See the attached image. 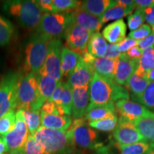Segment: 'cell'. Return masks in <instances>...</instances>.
Segmentation results:
<instances>
[{
    "mask_svg": "<svg viewBox=\"0 0 154 154\" xmlns=\"http://www.w3.org/2000/svg\"><path fill=\"white\" fill-rule=\"evenodd\" d=\"M88 90L90 98L88 107L129 99V93L126 88L96 73H94Z\"/></svg>",
    "mask_w": 154,
    "mask_h": 154,
    "instance_id": "6da1fadb",
    "label": "cell"
},
{
    "mask_svg": "<svg viewBox=\"0 0 154 154\" xmlns=\"http://www.w3.org/2000/svg\"><path fill=\"white\" fill-rule=\"evenodd\" d=\"M32 136L48 154H72L74 152L75 144L67 131L53 130L42 126Z\"/></svg>",
    "mask_w": 154,
    "mask_h": 154,
    "instance_id": "7a4b0ae2",
    "label": "cell"
},
{
    "mask_svg": "<svg viewBox=\"0 0 154 154\" xmlns=\"http://www.w3.org/2000/svg\"><path fill=\"white\" fill-rule=\"evenodd\" d=\"M3 9L26 29L37 28L43 16V11L35 1H7L4 3Z\"/></svg>",
    "mask_w": 154,
    "mask_h": 154,
    "instance_id": "3957f363",
    "label": "cell"
},
{
    "mask_svg": "<svg viewBox=\"0 0 154 154\" xmlns=\"http://www.w3.org/2000/svg\"><path fill=\"white\" fill-rule=\"evenodd\" d=\"M51 38L36 34L29 40L25 49L24 69L26 72L37 75L47 59Z\"/></svg>",
    "mask_w": 154,
    "mask_h": 154,
    "instance_id": "277c9868",
    "label": "cell"
},
{
    "mask_svg": "<svg viewBox=\"0 0 154 154\" xmlns=\"http://www.w3.org/2000/svg\"><path fill=\"white\" fill-rule=\"evenodd\" d=\"M22 75L9 72L0 82V119L17 109V94Z\"/></svg>",
    "mask_w": 154,
    "mask_h": 154,
    "instance_id": "5b68a950",
    "label": "cell"
},
{
    "mask_svg": "<svg viewBox=\"0 0 154 154\" xmlns=\"http://www.w3.org/2000/svg\"><path fill=\"white\" fill-rule=\"evenodd\" d=\"M67 131L72 136L75 145L81 148L93 149L101 146L97 132L88 126L85 117L74 119Z\"/></svg>",
    "mask_w": 154,
    "mask_h": 154,
    "instance_id": "8992f818",
    "label": "cell"
},
{
    "mask_svg": "<svg viewBox=\"0 0 154 154\" xmlns=\"http://www.w3.org/2000/svg\"><path fill=\"white\" fill-rule=\"evenodd\" d=\"M69 23V13H45L37 27V33L51 39L61 38Z\"/></svg>",
    "mask_w": 154,
    "mask_h": 154,
    "instance_id": "52a82bcc",
    "label": "cell"
},
{
    "mask_svg": "<svg viewBox=\"0 0 154 154\" xmlns=\"http://www.w3.org/2000/svg\"><path fill=\"white\" fill-rule=\"evenodd\" d=\"M28 128L21 110L16 113V123L14 129L4 136L9 154H24V147L28 138Z\"/></svg>",
    "mask_w": 154,
    "mask_h": 154,
    "instance_id": "ba28073f",
    "label": "cell"
},
{
    "mask_svg": "<svg viewBox=\"0 0 154 154\" xmlns=\"http://www.w3.org/2000/svg\"><path fill=\"white\" fill-rule=\"evenodd\" d=\"M37 91V75L28 73L22 76L17 88V109L31 110L36 99Z\"/></svg>",
    "mask_w": 154,
    "mask_h": 154,
    "instance_id": "9c48e42d",
    "label": "cell"
},
{
    "mask_svg": "<svg viewBox=\"0 0 154 154\" xmlns=\"http://www.w3.org/2000/svg\"><path fill=\"white\" fill-rule=\"evenodd\" d=\"M62 43L61 38L51 39L49 44V49L44 64L38 74L41 76H49L57 82H61V51Z\"/></svg>",
    "mask_w": 154,
    "mask_h": 154,
    "instance_id": "30bf717a",
    "label": "cell"
},
{
    "mask_svg": "<svg viewBox=\"0 0 154 154\" xmlns=\"http://www.w3.org/2000/svg\"><path fill=\"white\" fill-rule=\"evenodd\" d=\"M91 33L86 29L75 24H69L65 31L66 47L80 56L87 51V45Z\"/></svg>",
    "mask_w": 154,
    "mask_h": 154,
    "instance_id": "8fae6325",
    "label": "cell"
},
{
    "mask_svg": "<svg viewBox=\"0 0 154 154\" xmlns=\"http://www.w3.org/2000/svg\"><path fill=\"white\" fill-rule=\"evenodd\" d=\"M113 136L117 143L121 145H128L146 141L136 128L134 123L123 117H120L119 119L118 124L113 133Z\"/></svg>",
    "mask_w": 154,
    "mask_h": 154,
    "instance_id": "7c38bea8",
    "label": "cell"
},
{
    "mask_svg": "<svg viewBox=\"0 0 154 154\" xmlns=\"http://www.w3.org/2000/svg\"><path fill=\"white\" fill-rule=\"evenodd\" d=\"M116 111L120 114L121 117L134 123L140 119L154 116V113L149 109L140 104L138 102L129 99H121L116 102Z\"/></svg>",
    "mask_w": 154,
    "mask_h": 154,
    "instance_id": "4fadbf2b",
    "label": "cell"
},
{
    "mask_svg": "<svg viewBox=\"0 0 154 154\" xmlns=\"http://www.w3.org/2000/svg\"><path fill=\"white\" fill-rule=\"evenodd\" d=\"M94 73L93 64L86 62L81 57L76 68L67 77L66 83L72 88L88 86Z\"/></svg>",
    "mask_w": 154,
    "mask_h": 154,
    "instance_id": "5bb4252c",
    "label": "cell"
},
{
    "mask_svg": "<svg viewBox=\"0 0 154 154\" xmlns=\"http://www.w3.org/2000/svg\"><path fill=\"white\" fill-rule=\"evenodd\" d=\"M138 60H134L128 57L126 53L121 54L117 59L113 81L121 86H126L127 82L138 67Z\"/></svg>",
    "mask_w": 154,
    "mask_h": 154,
    "instance_id": "9a60e30c",
    "label": "cell"
},
{
    "mask_svg": "<svg viewBox=\"0 0 154 154\" xmlns=\"http://www.w3.org/2000/svg\"><path fill=\"white\" fill-rule=\"evenodd\" d=\"M38 91L36 99L30 111H40L46 102L51 97L59 82L49 76L37 74Z\"/></svg>",
    "mask_w": 154,
    "mask_h": 154,
    "instance_id": "2e32d148",
    "label": "cell"
},
{
    "mask_svg": "<svg viewBox=\"0 0 154 154\" xmlns=\"http://www.w3.org/2000/svg\"><path fill=\"white\" fill-rule=\"evenodd\" d=\"M69 24H75L79 25L86 29L91 34L99 32L103 26L100 22L99 17L93 16L81 8L77 9L72 12H69Z\"/></svg>",
    "mask_w": 154,
    "mask_h": 154,
    "instance_id": "e0dca14e",
    "label": "cell"
},
{
    "mask_svg": "<svg viewBox=\"0 0 154 154\" xmlns=\"http://www.w3.org/2000/svg\"><path fill=\"white\" fill-rule=\"evenodd\" d=\"M90 103L88 86L72 88V112L74 119L85 116Z\"/></svg>",
    "mask_w": 154,
    "mask_h": 154,
    "instance_id": "ac0fdd59",
    "label": "cell"
},
{
    "mask_svg": "<svg viewBox=\"0 0 154 154\" xmlns=\"http://www.w3.org/2000/svg\"><path fill=\"white\" fill-rule=\"evenodd\" d=\"M126 25L124 19L115 21L105 26L102 36L110 44H118L126 38Z\"/></svg>",
    "mask_w": 154,
    "mask_h": 154,
    "instance_id": "d6986e66",
    "label": "cell"
},
{
    "mask_svg": "<svg viewBox=\"0 0 154 154\" xmlns=\"http://www.w3.org/2000/svg\"><path fill=\"white\" fill-rule=\"evenodd\" d=\"M117 116L114 102L88 107L85 119L88 122L111 118Z\"/></svg>",
    "mask_w": 154,
    "mask_h": 154,
    "instance_id": "ffe728a7",
    "label": "cell"
},
{
    "mask_svg": "<svg viewBox=\"0 0 154 154\" xmlns=\"http://www.w3.org/2000/svg\"><path fill=\"white\" fill-rule=\"evenodd\" d=\"M42 126L50 129L66 131L71 126L72 119L68 116L47 114L41 112Z\"/></svg>",
    "mask_w": 154,
    "mask_h": 154,
    "instance_id": "44dd1931",
    "label": "cell"
},
{
    "mask_svg": "<svg viewBox=\"0 0 154 154\" xmlns=\"http://www.w3.org/2000/svg\"><path fill=\"white\" fill-rule=\"evenodd\" d=\"M81 56L66 47H62L61 51V78H67L78 64Z\"/></svg>",
    "mask_w": 154,
    "mask_h": 154,
    "instance_id": "7402d4cb",
    "label": "cell"
},
{
    "mask_svg": "<svg viewBox=\"0 0 154 154\" xmlns=\"http://www.w3.org/2000/svg\"><path fill=\"white\" fill-rule=\"evenodd\" d=\"M116 4V1L113 0H86L82 2L80 8L93 16L100 17Z\"/></svg>",
    "mask_w": 154,
    "mask_h": 154,
    "instance_id": "603a6c76",
    "label": "cell"
},
{
    "mask_svg": "<svg viewBox=\"0 0 154 154\" xmlns=\"http://www.w3.org/2000/svg\"><path fill=\"white\" fill-rule=\"evenodd\" d=\"M117 59H111L109 58L102 57L95 59L93 63L94 72L100 76L113 81Z\"/></svg>",
    "mask_w": 154,
    "mask_h": 154,
    "instance_id": "cb8c5ba5",
    "label": "cell"
},
{
    "mask_svg": "<svg viewBox=\"0 0 154 154\" xmlns=\"http://www.w3.org/2000/svg\"><path fill=\"white\" fill-rule=\"evenodd\" d=\"M108 44L105 38L99 32L92 34L88 42V52L96 59L104 57L107 51Z\"/></svg>",
    "mask_w": 154,
    "mask_h": 154,
    "instance_id": "d4e9b609",
    "label": "cell"
},
{
    "mask_svg": "<svg viewBox=\"0 0 154 154\" xmlns=\"http://www.w3.org/2000/svg\"><path fill=\"white\" fill-rule=\"evenodd\" d=\"M134 124L140 134L146 141L151 144L152 149L154 150V116L140 119L135 121Z\"/></svg>",
    "mask_w": 154,
    "mask_h": 154,
    "instance_id": "484cf974",
    "label": "cell"
},
{
    "mask_svg": "<svg viewBox=\"0 0 154 154\" xmlns=\"http://www.w3.org/2000/svg\"><path fill=\"white\" fill-rule=\"evenodd\" d=\"M149 84L150 82L146 77L139 76L134 74L127 82L126 88L131 94L133 99L138 101Z\"/></svg>",
    "mask_w": 154,
    "mask_h": 154,
    "instance_id": "4316f807",
    "label": "cell"
},
{
    "mask_svg": "<svg viewBox=\"0 0 154 154\" xmlns=\"http://www.w3.org/2000/svg\"><path fill=\"white\" fill-rule=\"evenodd\" d=\"M154 69V47L143 50L142 57L138 60V67L134 74L145 77L146 73Z\"/></svg>",
    "mask_w": 154,
    "mask_h": 154,
    "instance_id": "83f0119b",
    "label": "cell"
},
{
    "mask_svg": "<svg viewBox=\"0 0 154 154\" xmlns=\"http://www.w3.org/2000/svg\"><path fill=\"white\" fill-rule=\"evenodd\" d=\"M63 110L64 114L71 116L72 112V88L66 82H63V88L56 103Z\"/></svg>",
    "mask_w": 154,
    "mask_h": 154,
    "instance_id": "f1b7e54d",
    "label": "cell"
},
{
    "mask_svg": "<svg viewBox=\"0 0 154 154\" xmlns=\"http://www.w3.org/2000/svg\"><path fill=\"white\" fill-rule=\"evenodd\" d=\"M132 12L133 11L124 8L116 2L114 6H113L110 9L106 11L99 17V20L101 24L103 25L106 23L111 22V21H117L119 19H122L123 17H126L127 15L131 14Z\"/></svg>",
    "mask_w": 154,
    "mask_h": 154,
    "instance_id": "f546056e",
    "label": "cell"
},
{
    "mask_svg": "<svg viewBox=\"0 0 154 154\" xmlns=\"http://www.w3.org/2000/svg\"><path fill=\"white\" fill-rule=\"evenodd\" d=\"M21 110L25 122L30 134L33 136L36 131L41 127V113L40 111H30L26 109H19Z\"/></svg>",
    "mask_w": 154,
    "mask_h": 154,
    "instance_id": "4dcf8cb0",
    "label": "cell"
},
{
    "mask_svg": "<svg viewBox=\"0 0 154 154\" xmlns=\"http://www.w3.org/2000/svg\"><path fill=\"white\" fill-rule=\"evenodd\" d=\"M117 147L121 154H146L152 149L151 144L147 141L138 142L128 145L117 143Z\"/></svg>",
    "mask_w": 154,
    "mask_h": 154,
    "instance_id": "1f68e13d",
    "label": "cell"
},
{
    "mask_svg": "<svg viewBox=\"0 0 154 154\" xmlns=\"http://www.w3.org/2000/svg\"><path fill=\"white\" fill-rule=\"evenodd\" d=\"M14 33V27L10 21L0 15V46L10 42Z\"/></svg>",
    "mask_w": 154,
    "mask_h": 154,
    "instance_id": "d6a6232c",
    "label": "cell"
},
{
    "mask_svg": "<svg viewBox=\"0 0 154 154\" xmlns=\"http://www.w3.org/2000/svg\"><path fill=\"white\" fill-rule=\"evenodd\" d=\"M55 13H69L80 8L82 1L76 0H52Z\"/></svg>",
    "mask_w": 154,
    "mask_h": 154,
    "instance_id": "836d02e7",
    "label": "cell"
},
{
    "mask_svg": "<svg viewBox=\"0 0 154 154\" xmlns=\"http://www.w3.org/2000/svg\"><path fill=\"white\" fill-rule=\"evenodd\" d=\"M88 126L91 128L101 131H111L114 130L118 124V116L111 117V118L102 119L99 121H94L88 122Z\"/></svg>",
    "mask_w": 154,
    "mask_h": 154,
    "instance_id": "e575fe53",
    "label": "cell"
},
{
    "mask_svg": "<svg viewBox=\"0 0 154 154\" xmlns=\"http://www.w3.org/2000/svg\"><path fill=\"white\" fill-rule=\"evenodd\" d=\"M16 123V113L15 111L6 113L0 119V136L7 135L14 129Z\"/></svg>",
    "mask_w": 154,
    "mask_h": 154,
    "instance_id": "d590c367",
    "label": "cell"
},
{
    "mask_svg": "<svg viewBox=\"0 0 154 154\" xmlns=\"http://www.w3.org/2000/svg\"><path fill=\"white\" fill-rule=\"evenodd\" d=\"M145 21V12L144 9H137L134 13L128 15L127 17V24L131 32L141 26Z\"/></svg>",
    "mask_w": 154,
    "mask_h": 154,
    "instance_id": "8d00e7d4",
    "label": "cell"
},
{
    "mask_svg": "<svg viewBox=\"0 0 154 154\" xmlns=\"http://www.w3.org/2000/svg\"><path fill=\"white\" fill-rule=\"evenodd\" d=\"M137 101L147 109H154V82H150Z\"/></svg>",
    "mask_w": 154,
    "mask_h": 154,
    "instance_id": "74e56055",
    "label": "cell"
},
{
    "mask_svg": "<svg viewBox=\"0 0 154 154\" xmlns=\"http://www.w3.org/2000/svg\"><path fill=\"white\" fill-rule=\"evenodd\" d=\"M24 154H48L32 136H29L24 147Z\"/></svg>",
    "mask_w": 154,
    "mask_h": 154,
    "instance_id": "f35d334b",
    "label": "cell"
},
{
    "mask_svg": "<svg viewBox=\"0 0 154 154\" xmlns=\"http://www.w3.org/2000/svg\"><path fill=\"white\" fill-rule=\"evenodd\" d=\"M151 32L152 28L149 24H143L137 29L131 32L128 34V38H132L136 41H139V40L147 37L148 36L151 34Z\"/></svg>",
    "mask_w": 154,
    "mask_h": 154,
    "instance_id": "ab89813d",
    "label": "cell"
},
{
    "mask_svg": "<svg viewBox=\"0 0 154 154\" xmlns=\"http://www.w3.org/2000/svg\"><path fill=\"white\" fill-rule=\"evenodd\" d=\"M41 112L47 113V114H54L64 116V112L63 110L57 106L54 102L48 101L46 102L41 108Z\"/></svg>",
    "mask_w": 154,
    "mask_h": 154,
    "instance_id": "60d3db41",
    "label": "cell"
},
{
    "mask_svg": "<svg viewBox=\"0 0 154 154\" xmlns=\"http://www.w3.org/2000/svg\"><path fill=\"white\" fill-rule=\"evenodd\" d=\"M137 46V41L128 37L125 38L122 42L117 44L119 51L121 54L126 53L131 48Z\"/></svg>",
    "mask_w": 154,
    "mask_h": 154,
    "instance_id": "b9f144b4",
    "label": "cell"
},
{
    "mask_svg": "<svg viewBox=\"0 0 154 154\" xmlns=\"http://www.w3.org/2000/svg\"><path fill=\"white\" fill-rule=\"evenodd\" d=\"M137 47L141 50H145L154 47V29H152V32L147 37L137 41Z\"/></svg>",
    "mask_w": 154,
    "mask_h": 154,
    "instance_id": "7bdbcfd3",
    "label": "cell"
},
{
    "mask_svg": "<svg viewBox=\"0 0 154 154\" xmlns=\"http://www.w3.org/2000/svg\"><path fill=\"white\" fill-rule=\"evenodd\" d=\"M35 2L42 11H47V13H55L52 0H36Z\"/></svg>",
    "mask_w": 154,
    "mask_h": 154,
    "instance_id": "ee69618b",
    "label": "cell"
},
{
    "mask_svg": "<svg viewBox=\"0 0 154 154\" xmlns=\"http://www.w3.org/2000/svg\"><path fill=\"white\" fill-rule=\"evenodd\" d=\"M121 55V54L119 51L118 47H117V44H108L107 51L104 57L116 60V59H118L120 57Z\"/></svg>",
    "mask_w": 154,
    "mask_h": 154,
    "instance_id": "f6af8a7d",
    "label": "cell"
},
{
    "mask_svg": "<svg viewBox=\"0 0 154 154\" xmlns=\"http://www.w3.org/2000/svg\"><path fill=\"white\" fill-rule=\"evenodd\" d=\"M145 12V20L151 27L154 29V3L144 9Z\"/></svg>",
    "mask_w": 154,
    "mask_h": 154,
    "instance_id": "bcb514c9",
    "label": "cell"
},
{
    "mask_svg": "<svg viewBox=\"0 0 154 154\" xmlns=\"http://www.w3.org/2000/svg\"><path fill=\"white\" fill-rule=\"evenodd\" d=\"M128 57L131 58V59H134V60H139L140 58L142 57V54H143V50H141L139 47H134L128 50L126 53Z\"/></svg>",
    "mask_w": 154,
    "mask_h": 154,
    "instance_id": "7dc6e473",
    "label": "cell"
},
{
    "mask_svg": "<svg viewBox=\"0 0 154 154\" xmlns=\"http://www.w3.org/2000/svg\"><path fill=\"white\" fill-rule=\"evenodd\" d=\"M116 2L122 7L129 9V10L134 11L135 9H136L134 0H118V1H116Z\"/></svg>",
    "mask_w": 154,
    "mask_h": 154,
    "instance_id": "c3c4849f",
    "label": "cell"
},
{
    "mask_svg": "<svg viewBox=\"0 0 154 154\" xmlns=\"http://www.w3.org/2000/svg\"><path fill=\"white\" fill-rule=\"evenodd\" d=\"M136 9H145L154 3V0H135Z\"/></svg>",
    "mask_w": 154,
    "mask_h": 154,
    "instance_id": "681fc988",
    "label": "cell"
},
{
    "mask_svg": "<svg viewBox=\"0 0 154 154\" xmlns=\"http://www.w3.org/2000/svg\"><path fill=\"white\" fill-rule=\"evenodd\" d=\"M7 145H6L5 140H4L3 137L0 136V154H5V153L7 152Z\"/></svg>",
    "mask_w": 154,
    "mask_h": 154,
    "instance_id": "f907efd6",
    "label": "cell"
},
{
    "mask_svg": "<svg viewBox=\"0 0 154 154\" xmlns=\"http://www.w3.org/2000/svg\"><path fill=\"white\" fill-rule=\"evenodd\" d=\"M145 77L150 82H154V69H152L151 70L146 73Z\"/></svg>",
    "mask_w": 154,
    "mask_h": 154,
    "instance_id": "816d5d0a",
    "label": "cell"
},
{
    "mask_svg": "<svg viewBox=\"0 0 154 154\" xmlns=\"http://www.w3.org/2000/svg\"><path fill=\"white\" fill-rule=\"evenodd\" d=\"M146 154H154V150L151 149V151H149Z\"/></svg>",
    "mask_w": 154,
    "mask_h": 154,
    "instance_id": "f5cc1de1",
    "label": "cell"
},
{
    "mask_svg": "<svg viewBox=\"0 0 154 154\" xmlns=\"http://www.w3.org/2000/svg\"><path fill=\"white\" fill-rule=\"evenodd\" d=\"M102 152H103V153H102V154H108L107 152L106 151H104V150H103V151H102Z\"/></svg>",
    "mask_w": 154,
    "mask_h": 154,
    "instance_id": "db71d44e",
    "label": "cell"
}]
</instances>
